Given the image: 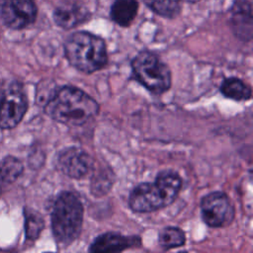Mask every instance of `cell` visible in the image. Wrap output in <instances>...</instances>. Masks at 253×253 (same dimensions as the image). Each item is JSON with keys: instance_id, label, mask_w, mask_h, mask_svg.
<instances>
[{"instance_id": "52a82bcc", "label": "cell", "mask_w": 253, "mask_h": 253, "mask_svg": "<svg viewBox=\"0 0 253 253\" xmlns=\"http://www.w3.org/2000/svg\"><path fill=\"white\" fill-rule=\"evenodd\" d=\"M203 221L210 227L217 228L229 224L234 217V208L228 196L220 191L206 195L201 201Z\"/></svg>"}, {"instance_id": "9a60e30c", "label": "cell", "mask_w": 253, "mask_h": 253, "mask_svg": "<svg viewBox=\"0 0 253 253\" xmlns=\"http://www.w3.org/2000/svg\"><path fill=\"white\" fill-rule=\"evenodd\" d=\"M158 242L161 248L164 250H169L183 246L186 242V236L184 231L179 227L167 226L159 233Z\"/></svg>"}, {"instance_id": "e0dca14e", "label": "cell", "mask_w": 253, "mask_h": 253, "mask_svg": "<svg viewBox=\"0 0 253 253\" xmlns=\"http://www.w3.org/2000/svg\"><path fill=\"white\" fill-rule=\"evenodd\" d=\"M154 13L164 18H174L181 10V0H143Z\"/></svg>"}, {"instance_id": "5b68a950", "label": "cell", "mask_w": 253, "mask_h": 253, "mask_svg": "<svg viewBox=\"0 0 253 253\" xmlns=\"http://www.w3.org/2000/svg\"><path fill=\"white\" fill-rule=\"evenodd\" d=\"M134 78L153 94L160 95L169 90L172 83L171 71L157 54L142 50L131 61Z\"/></svg>"}, {"instance_id": "6da1fadb", "label": "cell", "mask_w": 253, "mask_h": 253, "mask_svg": "<svg viewBox=\"0 0 253 253\" xmlns=\"http://www.w3.org/2000/svg\"><path fill=\"white\" fill-rule=\"evenodd\" d=\"M44 112L60 124L78 126L98 115L99 105L83 90L75 86H62L46 100Z\"/></svg>"}, {"instance_id": "d6986e66", "label": "cell", "mask_w": 253, "mask_h": 253, "mask_svg": "<svg viewBox=\"0 0 253 253\" xmlns=\"http://www.w3.org/2000/svg\"><path fill=\"white\" fill-rule=\"evenodd\" d=\"M181 1H186V2H190V3H196V2H198L200 0H181Z\"/></svg>"}, {"instance_id": "5bb4252c", "label": "cell", "mask_w": 253, "mask_h": 253, "mask_svg": "<svg viewBox=\"0 0 253 253\" xmlns=\"http://www.w3.org/2000/svg\"><path fill=\"white\" fill-rule=\"evenodd\" d=\"M219 91L224 97L234 101H247L252 95L249 85L236 77L224 79L220 84Z\"/></svg>"}, {"instance_id": "4fadbf2b", "label": "cell", "mask_w": 253, "mask_h": 253, "mask_svg": "<svg viewBox=\"0 0 253 253\" xmlns=\"http://www.w3.org/2000/svg\"><path fill=\"white\" fill-rule=\"evenodd\" d=\"M138 10L137 0H115L110 16L121 27H128L134 20Z\"/></svg>"}, {"instance_id": "277c9868", "label": "cell", "mask_w": 253, "mask_h": 253, "mask_svg": "<svg viewBox=\"0 0 253 253\" xmlns=\"http://www.w3.org/2000/svg\"><path fill=\"white\" fill-rule=\"evenodd\" d=\"M83 205L74 192H61L51 211V229L56 243L66 247L80 235L83 223Z\"/></svg>"}, {"instance_id": "2e32d148", "label": "cell", "mask_w": 253, "mask_h": 253, "mask_svg": "<svg viewBox=\"0 0 253 253\" xmlns=\"http://www.w3.org/2000/svg\"><path fill=\"white\" fill-rule=\"evenodd\" d=\"M22 162L13 156H7L0 161V181L12 183L19 178L23 172Z\"/></svg>"}, {"instance_id": "9c48e42d", "label": "cell", "mask_w": 253, "mask_h": 253, "mask_svg": "<svg viewBox=\"0 0 253 253\" xmlns=\"http://www.w3.org/2000/svg\"><path fill=\"white\" fill-rule=\"evenodd\" d=\"M38 9L33 0H0V17L3 23L15 30L33 24Z\"/></svg>"}, {"instance_id": "7c38bea8", "label": "cell", "mask_w": 253, "mask_h": 253, "mask_svg": "<svg viewBox=\"0 0 253 253\" xmlns=\"http://www.w3.org/2000/svg\"><path fill=\"white\" fill-rule=\"evenodd\" d=\"M90 13L87 8L77 3L63 4L53 12L55 24L65 30L75 28L89 19Z\"/></svg>"}, {"instance_id": "ac0fdd59", "label": "cell", "mask_w": 253, "mask_h": 253, "mask_svg": "<svg viewBox=\"0 0 253 253\" xmlns=\"http://www.w3.org/2000/svg\"><path fill=\"white\" fill-rule=\"evenodd\" d=\"M25 229H26V237L29 240H36L42 230L43 229L44 222L42 215L32 210V209H25Z\"/></svg>"}, {"instance_id": "ffe728a7", "label": "cell", "mask_w": 253, "mask_h": 253, "mask_svg": "<svg viewBox=\"0 0 253 253\" xmlns=\"http://www.w3.org/2000/svg\"><path fill=\"white\" fill-rule=\"evenodd\" d=\"M0 194H1V186H0Z\"/></svg>"}, {"instance_id": "30bf717a", "label": "cell", "mask_w": 253, "mask_h": 253, "mask_svg": "<svg viewBox=\"0 0 253 253\" xmlns=\"http://www.w3.org/2000/svg\"><path fill=\"white\" fill-rule=\"evenodd\" d=\"M230 26L236 38L243 42L252 39V7L248 0H235L230 10Z\"/></svg>"}, {"instance_id": "8992f818", "label": "cell", "mask_w": 253, "mask_h": 253, "mask_svg": "<svg viewBox=\"0 0 253 253\" xmlns=\"http://www.w3.org/2000/svg\"><path fill=\"white\" fill-rule=\"evenodd\" d=\"M28 109V99L23 87L17 81L10 82L0 95V127H15Z\"/></svg>"}, {"instance_id": "ba28073f", "label": "cell", "mask_w": 253, "mask_h": 253, "mask_svg": "<svg viewBox=\"0 0 253 253\" xmlns=\"http://www.w3.org/2000/svg\"><path fill=\"white\" fill-rule=\"evenodd\" d=\"M56 167L70 178L82 179L94 171V160L83 149L71 146L58 153Z\"/></svg>"}, {"instance_id": "3957f363", "label": "cell", "mask_w": 253, "mask_h": 253, "mask_svg": "<svg viewBox=\"0 0 253 253\" xmlns=\"http://www.w3.org/2000/svg\"><path fill=\"white\" fill-rule=\"evenodd\" d=\"M64 54L68 62L77 70L93 73L102 69L108 61L104 40L89 32L71 34L64 42Z\"/></svg>"}, {"instance_id": "7a4b0ae2", "label": "cell", "mask_w": 253, "mask_h": 253, "mask_svg": "<svg viewBox=\"0 0 253 253\" xmlns=\"http://www.w3.org/2000/svg\"><path fill=\"white\" fill-rule=\"evenodd\" d=\"M182 187V179L173 170L158 173L153 183H140L128 197L130 210L138 213L156 211L170 206L177 198Z\"/></svg>"}, {"instance_id": "8fae6325", "label": "cell", "mask_w": 253, "mask_h": 253, "mask_svg": "<svg viewBox=\"0 0 253 253\" xmlns=\"http://www.w3.org/2000/svg\"><path fill=\"white\" fill-rule=\"evenodd\" d=\"M138 236H126L118 232H106L100 234L90 245V252H121L130 247L139 246Z\"/></svg>"}]
</instances>
